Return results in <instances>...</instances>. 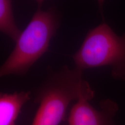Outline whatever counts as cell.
I'll list each match as a JSON object with an SVG mask.
<instances>
[{"label": "cell", "instance_id": "1", "mask_svg": "<svg viewBox=\"0 0 125 125\" xmlns=\"http://www.w3.org/2000/svg\"><path fill=\"white\" fill-rule=\"evenodd\" d=\"M83 72L67 65L56 70L48 67L44 80L35 90L34 102L38 108L31 125H59L72 101L91 100L94 91L83 79Z\"/></svg>", "mask_w": 125, "mask_h": 125}, {"label": "cell", "instance_id": "2", "mask_svg": "<svg viewBox=\"0 0 125 125\" xmlns=\"http://www.w3.org/2000/svg\"><path fill=\"white\" fill-rule=\"evenodd\" d=\"M38 1L37 10L0 68V76H24L48 51L52 39L60 24L61 15L56 7L43 9Z\"/></svg>", "mask_w": 125, "mask_h": 125}, {"label": "cell", "instance_id": "3", "mask_svg": "<svg viewBox=\"0 0 125 125\" xmlns=\"http://www.w3.org/2000/svg\"><path fill=\"white\" fill-rule=\"evenodd\" d=\"M72 58L82 71L109 66L112 78L125 81V34L118 35L103 21L88 31Z\"/></svg>", "mask_w": 125, "mask_h": 125}, {"label": "cell", "instance_id": "4", "mask_svg": "<svg viewBox=\"0 0 125 125\" xmlns=\"http://www.w3.org/2000/svg\"><path fill=\"white\" fill-rule=\"evenodd\" d=\"M89 99L81 98L75 103L70 111L68 125H116L114 118L118 105L110 99L101 100L99 108H95Z\"/></svg>", "mask_w": 125, "mask_h": 125}, {"label": "cell", "instance_id": "5", "mask_svg": "<svg viewBox=\"0 0 125 125\" xmlns=\"http://www.w3.org/2000/svg\"><path fill=\"white\" fill-rule=\"evenodd\" d=\"M31 92L0 93V125H16L23 105L30 99Z\"/></svg>", "mask_w": 125, "mask_h": 125}, {"label": "cell", "instance_id": "6", "mask_svg": "<svg viewBox=\"0 0 125 125\" xmlns=\"http://www.w3.org/2000/svg\"><path fill=\"white\" fill-rule=\"evenodd\" d=\"M0 31L15 43L22 32L16 23L9 0H0Z\"/></svg>", "mask_w": 125, "mask_h": 125}]
</instances>
